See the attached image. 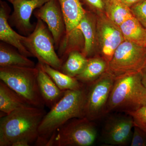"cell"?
Returning <instances> with one entry per match:
<instances>
[{"label":"cell","mask_w":146,"mask_h":146,"mask_svg":"<svg viewBox=\"0 0 146 146\" xmlns=\"http://www.w3.org/2000/svg\"><path fill=\"white\" fill-rule=\"evenodd\" d=\"M133 127V119L129 115L111 118L104 129L103 142L112 145H125L130 141Z\"/></svg>","instance_id":"7c38bea8"},{"label":"cell","mask_w":146,"mask_h":146,"mask_svg":"<svg viewBox=\"0 0 146 146\" xmlns=\"http://www.w3.org/2000/svg\"><path fill=\"white\" fill-rule=\"evenodd\" d=\"M146 63V47L125 40L108 63L107 72L115 78L141 72Z\"/></svg>","instance_id":"ba28073f"},{"label":"cell","mask_w":146,"mask_h":146,"mask_svg":"<svg viewBox=\"0 0 146 146\" xmlns=\"http://www.w3.org/2000/svg\"><path fill=\"white\" fill-rule=\"evenodd\" d=\"M7 1H8L9 2H10L12 4V3H13V1H15V0H7Z\"/></svg>","instance_id":"4dcf8cb0"},{"label":"cell","mask_w":146,"mask_h":146,"mask_svg":"<svg viewBox=\"0 0 146 146\" xmlns=\"http://www.w3.org/2000/svg\"><path fill=\"white\" fill-rule=\"evenodd\" d=\"M46 113L44 108L28 106L1 118L0 146H11L20 140L31 144L36 142L39 125Z\"/></svg>","instance_id":"7a4b0ae2"},{"label":"cell","mask_w":146,"mask_h":146,"mask_svg":"<svg viewBox=\"0 0 146 146\" xmlns=\"http://www.w3.org/2000/svg\"><path fill=\"white\" fill-rule=\"evenodd\" d=\"M39 65L47 73L61 90H78L83 88L85 84L82 83L75 77H73L51 67L48 64L38 62Z\"/></svg>","instance_id":"ac0fdd59"},{"label":"cell","mask_w":146,"mask_h":146,"mask_svg":"<svg viewBox=\"0 0 146 146\" xmlns=\"http://www.w3.org/2000/svg\"><path fill=\"white\" fill-rule=\"evenodd\" d=\"M8 66L35 68V63L18 51L1 43L0 44V67Z\"/></svg>","instance_id":"44dd1931"},{"label":"cell","mask_w":146,"mask_h":146,"mask_svg":"<svg viewBox=\"0 0 146 146\" xmlns=\"http://www.w3.org/2000/svg\"><path fill=\"white\" fill-rule=\"evenodd\" d=\"M23 44L38 62L60 70L63 61L56 52L52 35L42 20L37 19L34 30L26 36Z\"/></svg>","instance_id":"52a82bcc"},{"label":"cell","mask_w":146,"mask_h":146,"mask_svg":"<svg viewBox=\"0 0 146 146\" xmlns=\"http://www.w3.org/2000/svg\"><path fill=\"white\" fill-rule=\"evenodd\" d=\"M77 29L81 32L84 38V48L82 53L89 58L94 53L97 42L96 22L91 13L86 11Z\"/></svg>","instance_id":"2e32d148"},{"label":"cell","mask_w":146,"mask_h":146,"mask_svg":"<svg viewBox=\"0 0 146 146\" xmlns=\"http://www.w3.org/2000/svg\"><path fill=\"white\" fill-rule=\"evenodd\" d=\"M119 1L128 7L130 8V7L133 6L134 5L136 4L143 0H119Z\"/></svg>","instance_id":"83f0119b"},{"label":"cell","mask_w":146,"mask_h":146,"mask_svg":"<svg viewBox=\"0 0 146 146\" xmlns=\"http://www.w3.org/2000/svg\"><path fill=\"white\" fill-rule=\"evenodd\" d=\"M126 113L133 119L134 126L146 132V105Z\"/></svg>","instance_id":"cb8c5ba5"},{"label":"cell","mask_w":146,"mask_h":146,"mask_svg":"<svg viewBox=\"0 0 146 146\" xmlns=\"http://www.w3.org/2000/svg\"><path fill=\"white\" fill-rule=\"evenodd\" d=\"M133 16L146 29V0H143L130 7Z\"/></svg>","instance_id":"d4e9b609"},{"label":"cell","mask_w":146,"mask_h":146,"mask_svg":"<svg viewBox=\"0 0 146 146\" xmlns=\"http://www.w3.org/2000/svg\"></svg>","instance_id":"1f68e13d"},{"label":"cell","mask_w":146,"mask_h":146,"mask_svg":"<svg viewBox=\"0 0 146 146\" xmlns=\"http://www.w3.org/2000/svg\"><path fill=\"white\" fill-rule=\"evenodd\" d=\"M35 16L46 24L54 42L56 50L66 34L64 16L58 0H50L35 11Z\"/></svg>","instance_id":"8fae6325"},{"label":"cell","mask_w":146,"mask_h":146,"mask_svg":"<svg viewBox=\"0 0 146 146\" xmlns=\"http://www.w3.org/2000/svg\"><path fill=\"white\" fill-rule=\"evenodd\" d=\"M63 13L66 26V34L58 49V55L62 60L66 59L73 51L82 52L84 40L82 33L77 29L86 11L80 0H58Z\"/></svg>","instance_id":"5b68a950"},{"label":"cell","mask_w":146,"mask_h":146,"mask_svg":"<svg viewBox=\"0 0 146 146\" xmlns=\"http://www.w3.org/2000/svg\"><path fill=\"white\" fill-rule=\"evenodd\" d=\"M31 106L3 81H0V111L8 115L11 112L27 106Z\"/></svg>","instance_id":"e0dca14e"},{"label":"cell","mask_w":146,"mask_h":146,"mask_svg":"<svg viewBox=\"0 0 146 146\" xmlns=\"http://www.w3.org/2000/svg\"><path fill=\"white\" fill-rule=\"evenodd\" d=\"M10 13L9 7L5 2L0 3V39L14 47L22 54L27 57H33L23 44L26 36H23L13 30L8 23Z\"/></svg>","instance_id":"5bb4252c"},{"label":"cell","mask_w":146,"mask_h":146,"mask_svg":"<svg viewBox=\"0 0 146 146\" xmlns=\"http://www.w3.org/2000/svg\"><path fill=\"white\" fill-rule=\"evenodd\" d=\"M142 80L144 85L146 87V63L141 71Z\"/></svg>","instance_id":"f546056e"},{"label":"cell","mask_w":146,"mask_h":146,"mask_svg":"<svg viewBox=\"0 0 146 146\" xmlns=\"http://www.w3.org/2000/svg\"><path fill=\"white\" fill-rule=\"evenodd\" d=\"M36 66L39 92L45 106L50 109L62 98L65 91L59 89L46 73L38 65Z\"/></svg>","instance_id":"9a60e30c"},{"label":"cell","mask_w":146,"mask_h":146,"mask_svg":"<svg viewBox=\"0 0 146 146\" xmlns=\"http://www.w3.org/2000/svg\"><path fill=\"white\" fill-rule=\"evenodd\" d=\"M86 3L97 10L104 9V0H84Z\"/></svg>","instance_id":"4316f807"},{"label":"cell","mask_w":146,"mask_h":146,"mask_svg":"<svg viewBox=\"0 0 146 146\" xmlns=\"http://www.w3.org/2000/svg\"><path fill=\"white\" fill-rule=\"evenodd\" d=\"M38 72L36 66L0 67V79L30 105L44 108L45 104L38 87Z\"/></svg>","instance_id":"277c9868"},{"label":"cell","mask_w":146,"mask_h":146,"mask_svg":"<svg viewBox=\"0 0 146 146\" xmlns=\"http://www.w3.org/2000/svg\"><path fill=\"white\" fill-rule=\"evenodd\" d=\"M108 68V63L102 58H88V62L83 70L76 78L84 84H89L107 72Z\"/></svg>","instance_id":"d6986e66"},{"label":"cell","mask_w":146,"mask_h":146,"mask_svg":"<svg viewBox=\"0 0 146 146\" xmlns=\"http://www.w3.org/2000/svg\"><path fill=\"white\" fill-rule=\"evenodd\" d=\"M104 9L106 16L119 27L133 16L130 8L119 0H104Z\"/></svg>","instance_id":"7402d4cb"},{"label":"cell","mask_w":146,"mask_h":146,"mask_svg":"<svg viewBox=\"0 0 146 146\" xmlns=\"http://www.w3.org/2000/svg\"><path fill=\"white\" fill-rule=\"evenodd\" d=\"M50 1L15 0L12 3L13 11L10 17L11 22L19 31L29 35L35 27L30 22L32 14Z\"/></svg>","instance_id":"4fadbf2b"},{"label":"cell","mask_w":146,"mask_h":146,"mask_svg":"<svg viewBox=\"0 0 146 146\" xmlns=\"http://www.w3.org/2000/svg\"><path fill=\"white\" fill-rule=\"evenodd\" d=\"M88 58L80 51H73L68 54L63 62L60 71L68 76L76 77L85 68Z\"/></svg>","instance_id":"603a6c76"},{"label":"cell","mask_w":146,"mask_h":146,"mask_svg":"<svg viewBox=\"0 0 146 146\" xmlns=\"http://www.w3.org/2000/svg\"><path fill=\"white\" fill-rule=\"evenodd\" d=\"M96 30L97 42L100 47L101 57L108 63L117 48L125 40L119 27L104 13L97 18Z\"/></svg>","instance_id":"30bf717a"},{"label":"cell","mask_w":146,"mask_h":146,"mask_svg":"<svg viewBox=\"0 0 146 146\" xmlns=\"http://www.w3.org/2000/svg\"><path fill=\"white\" fill-rule=\"evenodd\" d=\"M119 27L125 40L146 47V29L134 16L123 22Z\"/></svg>","instance_id":"ffe728a7"},{"label":"cell","mask_w":146,"mask_h":146,"mask_svg":"<svg viewBox=\"0 0 146 146\" xmlns=\"http://www.w3.org/2000/svg\"><path fill=\"white\" fill-rule=\"evenodd\" d=\"M146 105V87L141 72L115 78L106 107V113L114 110L134 111Z\"/></svg>","instance_id":"3957f363"},{"label":"cell","mask_w":146,"mask_h":146,"mask_svg":"<svg viewBox=\"0 0 146 146\" xmlns=\"http://www.w3.org/2000/svg\"><path fill=\"white\" fill-rule=\"evenodd\" d=\"M94 123L87 118H73L66 122L52 134L47 146H89L96 139Z\"/></svg>","instance_id":"8992f818"},{"label":"cell","mask_w":146,"mask_h":146,"mask_svg":"<svg viewBox=\"0 0 146 146\" xmlns=\"http://www.w3.org/2000/svg\"><path fill=\"white\" fill-rule=\"evenodd\" d=\"M86 85L78 90H69L46 113L38 129L37 146H46L58 129L69 120L85 117Z\"/></svg>","instance_id":"6da1fadb"},{"label":"cell","mask_w":146,"mask_h":146,"mask_svg":"<svg viewBox=\"0 0 146 146\" xmlns=\"http://www.w3.org/2000/svg\"><path fill=\"white\" fill-rule=\"evenodd\" d=\"M131 146H146V132L134 126L131 139Z\"/></svg>","instance_id":"484cf974"},{"label":"cell","mask_w":146,"mask_h":146,"mask_svg":"<svg viewBox=\"0 0 146 146\" xmlns=\"http://www.w3.org/2000/svg\"><path fill=\"white\" fill-rule=\"evenodd\" d=\"M115 79L114 76L107 72L96 81L86 84L85 117L93 121L106 114L108 102Z\"/></svg>","instance_id":"9c48e42d"},{"label":"cell","mask_w":146,"mask_h":146,"mask_svg":"<svg viewBox=\"0 0 146 146\" xmlns=\"http://www.w3.org/2000/svg\"><path fill=\"white\" fill-rule=\"evenodd\" d=\"M31 144L28 141L25 140H18L14 142L11 146H29Z\"/></svg>","instance_id":"f1b7e54d"}]
</instances>
